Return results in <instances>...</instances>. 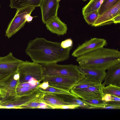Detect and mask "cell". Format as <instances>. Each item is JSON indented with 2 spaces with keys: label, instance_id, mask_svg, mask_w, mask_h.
Instances as JSON below:
<instances>
[{
  "label": "cell",
  "instance_id": "1",
  "mask_svg": "<svg viewBox=\"0 0 120 120\" xmlns=\"http://www.w3.org/2000/svg\"><path fill=\"white\" fill-rule=\"evenodd\" d=\"M72 47L64 49L60 42L37 38L28 43L25 52L34 62L40 64L57 63L68 59Z\"/></svg>",
  "mask_w": 120,
  "mask_h": 120
},
{
  "label": "cell",
  "instance_id": "2",
  "mask_svg": "<svg viewBox=\"0 0 120 120\" xmlns=\"http://www.w3.org/2000/svg\"><path fill=\"white\" fill-rule=\"evenodd\" d=\"M79 65L106 71L120 63V52L116 49L103 47L77 58Z\"/></svg>",
  "mask_w": 120,
  "mask_h": 120
},
{
  "label": "cell",
  "instance_id": "3",
  "mask_svg": "<svg viewBox=\"0 0 120 120\" xmlns=\"http://www.w3.org/2000/svg\"><path fill=\"white\" fill-rule=\"evenodd\" d=\"M43 69V76H62L72 78L79 81L85 77L78 66L72 64L60 65L56 63L41 64Z\"/></svg>",
  "mask_w": 120,
  "mask_h": 120
},
{
  "label": "cell",
  "instance_id": "4",
  "mask_svg": "<svg viewBox=\"0 0 120 120\" xmlns=\"http://www.w3.org/2000/svg\"><path fill=\"white\" fill-rule=\"evenodd\" d=\"M17 71L19 76L20 83L28 82L32 77L40 82L44 78L41 64L34 62L23 61L19 66Z\"/></svg>",
  "mask_w": 120,
  "mask_h": 120
},
{
  "label": "cell",
  "instance_id": "5",
  "mask_svg": "<svg viewBox=\"0 0 120 120\" xmlns=\"http://www.w3.org/2000/svg\"><path fill=\"white\" fill-rule=\"evenodd\" d=\"M43 94L38 88L30 93L22 96H7L0 100V109H19L20 106L28 104Z\"/></svg>",
  "mask_w": 120,
  "mask_h": 120
},
{
  "label": "cell",
  "instance_id": "6",
  "mask_svg": "<svg viewBox=\"0 0 120 120\" xmlns=\"http://www.w3.org/2000/svg\"><path fill=\"white\" fill-rule=\"evenodd\" d=\"M35 8L29 6L17 10L14 16L8 25L5 36L10 38L22 28L26 22V15L28 14H31Z\"/></svg>",
  "mask_w": 120,
  "mask_h": 120
},
{
  "label": "cell",
  "instance_id": "7",
  "mask_svg": "<svg viewBox=\"0 0 120 120\" xmlns=\"http://www.w3.org/2000/svg\"><path fill=\"white\" fill-rule=\"evenodd\" d=\"M107 44L106 40L104 39L96 38H91L78 47L71 55L77 58L104 47Z\"/></svg>",
  "mask_w": 120,
  "mask_h": 120
},
{
  "label": "cell",
  "instance_id": "8",
  "mask_svg": "<svg viewBox=\"0 0 120 120\" xmlns=\"http://www.w3.org/2000/svg\"><path fill=\"white\" fill-rule=\"evenodd\" d=\"M101 83L86 88L78 89H71V93L82 100L101 99L104 95Z\"/></svg>",
  "mask_w": 120,
  "mask_h": 120
},
{
  "label": "cell",
  "instance_id": "9",
  "mask_svg": "<svg viewBox=\"0 0 120 120\" xmlns=\"http://www.w3.org/2000/svg\"><path fill=\"white\" fill-rule=\"evenodd\" d=\"M43 82H48L49 85L70 91L79 81L73 78L62 76L44 77Z\"/></svg>",
  "mask_w": 120,
  "mask_h": 120
},
{
  "label": "cell",
  "instance_id": "10",
  "mask_svg": "<svg viewBox=\"0 0 120 120\" xmlns=\"http://www.w3.org/2000/svg\"><path fill=\"white\" fill-rule=\"evenodd\" d=\"M17 71L11 73L0 79V88L7 93V96H15L17 88L20 83Z\"/></svg>",
  "mask_w": 120,
  "mask_h": 120
},
{
  "label": "cell",
  "instance_id": "11",
  "mask_svg": "<svg viewBox=\"0 0 120 120\" xmlns=\"http://www.w3.org/2000/svg\"><path fill=\"white\" fill-rule=\"evenodd\" d=\"M61 0H42L39 7L41 13L43 22L46 24L52 18L57 16Z\"/></svg>",
  "mask_w": 120,
  "mask_h": 120
},
{
  "label": "cell",
  "instance_id": "12",
  "mask_svg": "<svg viewBox=\"0 0 120 120\" xmlns=\"http://www.w3.org/2000/svg\"><path fill=\"white\" fill-rule=\"evenodd\" d=\"M119 14L120 1L112 8L99 15L92 26L96 27L110 24L113 23L114 18Z\"/></svg>",
  "mask_w": 120,
  "mask_h": 120
},
{
  "label": "cell",
  "instance_id": "13",
  "mask_svg": "<svg viewBox=\"0 0 120 120\" xmlns=\"http://www.w3.org/2000/svg\"><path fill=\"white\" fill-rule=\"evenodd\" d=\"M23 61L14 57L10 52L5 56L0 57V70L10 73L15 72Z\"/></svg>",
  "mask_w": 120,
  "mask_h": 120
},
{
  "label": "cell",
  "instance_id": "14",
  "mask_svg": "<svg viewBox=\"0 0 120 120\" xmlns=\"http://www.w3.org/2000/svg\"><path fill=\"white\" fill-rule=\"evenodd\" d=\"M78 67L86 77L98 83H101L106 75L105 70L100 69L79 65Z\"/></svg>",
  "mask_w": 120,
  "mask_h": 120
},
{
  "label": "cell",
  "instance_id": "15",
  "mask_svg": "<svg viewBox=\"0 0 120 120\" xmlns=\"http://www.w3.org/2000/svg\"><path fill=\"white\" fill-rule=\"evenodd\" d=\"M107 70L102 86L104 87L111 84L120 87V63L113 65Z\"/></svg>",
  "mask_w": 120,
  "mask_h": 120
},
{
  "label": "cell",
  "instance_id": "16",
  "mask_svg": "<svg viewBox=\"0 0 120 120\" xmlns=\"http://www.w3.org/2000/svg\"><path fill=\"white\" fill-rule=\"evenodd\" d=\"M47 30L52 33L59 36L67 33V25L62 22L57 16L49 20L45 24Z\"/></svg>",
  "mask_w": 120,
  "mask_h": 120
},
{
  "label": "cell",
  "instance_id": "17",
  "mask_svg": "<svg viewBox=\"0 0 120 120\" xmlns=\"http://www.w3.org/2000/svg\"><path fill=\"white\" fill-rule=\"evenodd\" d=\"M43 100L50 106L71 104L65 101L62 98L58 95L53 94H44Z\"/></svg>",
  "mask_w": 120,
  "mask_h": 120
},
{
  "label": "cell",
  "instance_id": "18",
  "mask_svg": "<svg viewBox=\"0 0 120 120\" xmlns=\"http://www.w3.org/2000/svg\"><path fill=\"white\" fill-rule=\"evenodd\" d=\"M42 0H10L9 6L17 10L29 6H39Z\"/></svg>",
  "mask_w": 120,
  "mask_h": 120
},
{
  "label": "cell",
  "instance_id": "19",
  "mask_svg": "<svg viewBox=\"0 0 120 120\" xmlns=\"http://www.w3.org/2000/svg\"><path fill=\"white\" fill-rule=\"evenodd\" d=\"M56 95L62 98L65 101L71 104H75L79 105L80 108L89 109L90 107V106L84 102L82 99L71 93L69 94H59Z\"/></svg>",
  "mask_w": 120,
  "mask_h": 120
},
{
  "label": "cell",
  "instance_id": "20",
  "mask_svg": "<svg viewBox=\"0 0 120 120\" xmlns=\"http://www.w3.org/2000/svg\"><path fill=\"white\" fill-rule=\"evenodd\" d=\"M104 0H91L82 9L83 16L98 10Z\"/></svg>",
  "mask_w": 120,
  "mask_h": 120
},
{
  "label": "cell",
  "instance_id": "21",
  "mask_svg": "<svg viewBox=\"0 0 120 120\" xmlns=\"http://www.w3.org/2000/svg\"><path fill=\"white\" fill-rule=\"evenodd\" d=\"M98 83L96 82L85 77L79 80L71 89H81L94 85Z\"/></svg>",
  "mask_w": 120,
  "mask_h": 120
},
{
  "label": "cell",
  "instance_id": "22",
  "mask_svg": "<svg viewBox=\"0 0 120 120\" xmlns=\"http://www.w3.org/2000/svg\"><path fill=\"white\" fill-rule=\"evenodd\" d=\"M120 1V0H104L98 10L99 15L112 8Z\"/></svg>",
  "mask_w": 120,
  "mask_h": 120
},
{
  "label": "cell",
  "instance_id": "23",
  "mask_svg": "<svg viewBox=\"0 0 120 120\" xmlns=\"http://www.w3.org/2000/svg\"><path fill=\"white\" fill-rule=\"evenodd\" d=\"M103 92L104 94H109L120 97V87L111 84L103 87Z\"/></svg>",
  "mask_w": 120,
  "mask_h": 120
},
{
  "label": "cell",
  "instance_id": "24",
  "mask_svg": "<svg viewBox=\"0 0 120 120\" xmlns=\"http://www.w3.org/2000/svg\"><path fill=\"white\" fill-rule=\"evenodd\" d=\"M82 100L90 106L89 109H100L106 104V102L100 98H93Z\"/></svg>",
  "mask_w": 120,
  "mask_h": 120
},
{
  "label": "cell",
  "instance_id": "25",
  "mask_svg": "<svg viewBox=\"0 0 120 120\" xmlns=\"http://www.w3.org/2000/svg\"><path fill=\"white\" fill-rule=\"evenodd\" d=\"M39 85L34 86L21 87L18 86L16 92V96H20L28 94L37 89Z\"/></svg>",
  "mask_w": 120,
  "mask_h": 120
},
{
  "label": "cell",
  "instance_id": "26",
  "mask_svg": "<svg viewBox=\"0 0 120 120\" xmlns=\"http://www.w3.org/2000/svg\"><path fill=\"white\" fill-rule=\"evenodd\" d=\"M39 89L44 94L49 93L55 94H69L71 93L70 91L53 87L49 85L48 87L45 90Z\"/></svg>",
  "mask_w": 120,
  "mask_h": 120
},
{
  "label": "cell",
  "instance_id": "27",
  "mask_svg": "<svg viewBox=\"0 0 120 120\" xmlns=\"http://www.w3.org/2000/svg\"><path fill=\"white\" fill-rule=\"evenodd\" d=\"M44 94L28 104L20 106L19 109L39 108L40 103L44 102L43 100Z\"/></svg>",
  "mask_w": 120,
  "mask_h": 120
},
{
  "label": "cell",
  "instance_id": "28",
  "mask_svg": "<svg viewBox=\"0 0 120 120\" xmlns=\"http://www.w3.org/2000/svg\"><path fill=\"white\" fill-rule=\"evenodd\" d=\"M99 16L98 10L94 11L89 15L84 16L85 21L87 23L92 26Z\"/></svg>",
  "mask_w": 120,
  "mask_h": 120
},
{
  "label": "cell",
  "instance_id": "29",
  "mask_svg": "<svg viewBox=\"0 0 120 120\" xmlns=\"http://www.w3.org/2000/svg\"><path fill=\"white\" fill-rule=\"evenodd\" d=\"M50 107L52 109H75L80 108V106L78 105L72 104L59 106Z\"/></svg>",
  "mask_w": 120,
  "mask_h": 120
},
{
  "label": "cell",
  "instance_id": "30",
  "mask_svg": "<svg viewBox=\"0 0 120 120\" xmlns=\"http://www.w3.org/2000/svg\"><path fill=\"white\" fill-rule=\"evenodd\" d=\"M73 41L71 39L68 38L62 41L60 43L61 47L66 49L73 46Z\"/></svg>",
  "mask_w": 120,
  "mask_h": 120
},
{
  "label": "cell",
  "instance_id": "31",
  "mask_svg": "<svg viewBox=\"0 0 120 120\" xmlns=\"http://www.w3.org/2000/svg\"><path fill=\"white\" fill-rule=\"evenodd\" d=\"M102 100L106 102L112 101V95L109 94H106L104 95L101 99Z\"/></svg>",
  "mask_w": 120,
  "mask_h": 120
},
{
  "label": "cell",
  "instance_id": "32",
  "mask_svg": "<svg viewBox=\"0 0 120 120\" xmlns=\"http://www.w3.org/2000/svg\"><path fill=\"white\" fill-rule=\"evenodd\" d=\"M28 82L31 86H34L39 84L40 82L34 78L32 77L29 80Z\"/></svg>",
  "mask_w": 120,
  "mask_h": 120
},
{
  "label": "cell",
  "instance_id": "33",
  "mask_svg": "<svg viewBox=\"0 0 120 120\" xmlns=\"http://www.w3.org/2000/svg\"><path fill=\"white\" fill-rule=\"evenodd\" d=\"M49 85V83L48 82H43L40 83L38 87L39 89L45 90L48 87Z\"/></svg>",
  "mask_w": 120,
  "mask_h": 120
},
{
  "label": "cell",
  "instance_id": "34",
  "mask_svg": "<svg viewBox=\"0 0 120 120\" xmlns=\"http://www.w3.org/2000/svg\"><path fill=\"white\" fill-rule=\"evenodd\" d=\"M10 73L0 70V79L8 75Z\"/></svg>",
  "mask_w": 120,
  "mask_h": 120
},
{
  "label": "cell",
  "instance_id": "35",
  "mask_svg": "<svg viewBox=\"0 0 120 120\" xmlns=\"http://www.w3.org/2000/svg\"><path fill=\"white\" fill-rule=\"evenodd\" d=\"M7 95V93L3 90L0 88V100L1 98H5Z\"/></svg>",
  "mask_w": 120,
  "mask_h": 120
},
{
  "label": "cell",
  "instance_id": "36",
  "mask_svg": "<svg viewBox=\"0 0 120 120\" xmlns=\"http://www.w3.org/2000/svg\"><path fill=\"white\" fill-rule=\"evenodd\" d=\"M31 14L30 13L26 15V20L28 22H29L31 21L33 18L37 17V16H32L30 15Z\"/></svg>",
  "mask_w": 120,
  "mask_h": 120
},
{
  "label": "cell",
  "instance_id": "37",
  "mask_svg": "<svg viewBox=\"0 0 120 120\" xmlns=\"http://www.w3.org/2000/svg\"><path fill=\"white\" fill-rule=\"evenodd\" d=\"M113 23L115 24L120 23V14H119L113 20Z\"/></svg>",
  "mask_w": 120,
  "mask_h": 120
},
{
  "label": "cell",
  "instance_id": "38",
  "mask_svg": "<svg viewBox=\"0 0 120 120\" xmlns=\"http://www.w3.org/2000/svg\"><path fill=\"white\" fill-rule=\"evenodd\" d=\"M115 102H120V97L112 95V101Z\"/></svg>",
  "mask_w": 120,
  "mask_h": 120
},
{
  "label": "cell",
  "instance_id": "39",
  "mask_svg": "<svg viewBox=\"0 0 120 120\" xmlns=\"http://www.w3.org/2000/svg\"><path fill=\"white\" fill-rule=\"evenodd\" d=\"M82 0V1H86L87 0Z\"/></svg>",
  "mask_w": 120,
  "mask_h": 120
},
{
  "label": "cell",
  "instance_id": "40",
  "mask_svg": "<svg viewBox=\"0 0 120 120\" xmlns=\"http://www.w3.org/2000/svg\"></svg>",
  "mask_w": 120,
  "mask_h": 120
}]
</instances>
